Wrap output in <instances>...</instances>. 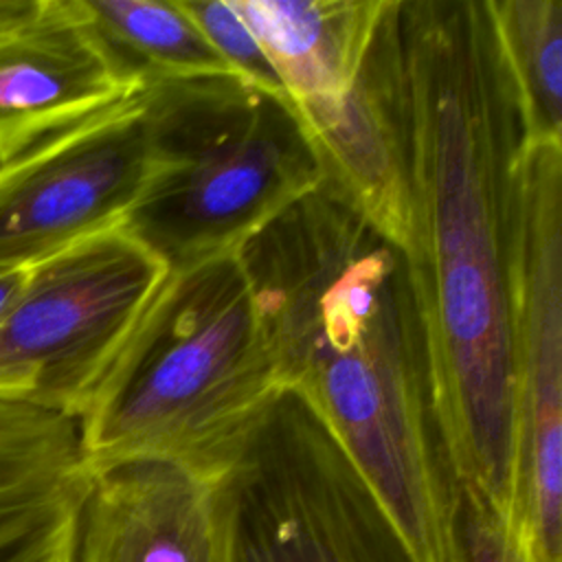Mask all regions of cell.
Instances as JSON below:
<instances>
[{
    "instance_id": "cell-1",
    "label": "cell",
    "mask_w": 562,
    "mask_h": 562,
    "mask_svg": "<svg viewBox=\"0 0 562 562\" xmlns=\"http://www.w3.org/2000/svg\"><path fill=\"white\" fill-rule=\"evenodd\" d=\"M406 70L402 252L459 485L507 522L527 136L487 0H397Z\"/></svg>"
},
{
    "instance_id": "cell-2",
    "label": "cell",
    "mask_w": 562,
    "mask_h": 562,
    "mask_svg": "<svg viewBox=\"0 0 562 562\" xmlns=\"http://www.w3.org/2000/svg\"><path fill=\"white\" fill-rule=\"evenodd\" d=\"M281 389L334 430L419 562H450L459 481L406 257L321 180L237 250Z\"/></svg>"
},
{
    "instance_id": "cell-3",
    "label": "cell",
    "mask_w": 562,
    "mask_h": 562,
    "mask_svg": "<svg viewBox=\"0 0 562 562\" xmlns=\"http://www.w3.org/2000/svg\"><path fill=\"white\" fill-rule=\"evenodd\" d=\"M279 389L237 252L171 270L77 419L88 470L156 459L217 481Z\"/></svg>"
},
{
    "instance_id": "cell-4",
    "label": "cell",
    "mask_w": 562,
    "mask_h": 562,
    "mask_svg": "<svg viewBox=\"0 0 562 562\" xmlns=\"http://www.w3.org/2000/svg\"><path fill=\"white\" fill-rule=\"evenodd\" d=\"M145 178L125 226L169 270L235 255L321 184L294 105L233 72L143 88Z\"/></svg>"
},
{
    "instance_id": "cell-5",
    "label": "cell",
    "mask_w": 562,
    "mask_h": 562,
    "mask_svg": "<svg viewBox=\"0 0 562 562\" xmlns=\"http://www.w3.org/2000/svg\"><path fill=\"white\" fill-rule=\"evenodd\" d=\"M233 562H419L325 419L279 389L222 476Z\"/></svg>"
},
{
    "instance_id": "cell-6",
    "label": "cell",
    "mask_w": 562,
    "mask_h": 562,
    "mask_svg": "<svg viewBox=\"0 0 562 562\" xmlns=\"http://www.w3.org/2000/svg\"><path fill=\"white\" fill-rule=\"evenodd\" d=\"M169 272L125 224L31 266L0 318V400L79 419Z\"/></svg>"
},
{
    "instance_id": "cell-7",
    "label": "cell",
    "mask_w": 562,
    "mask_h": 562,
    "mask_svg": "<svg viewBox=\"0 0 562 562\" xmlns=\"http://www.w3.org/2000/svg\"><path fill=\"white\" fill-rule=\"evenodd\" d=\"M518 450L507 527L562 562V145H527L516 294Z\"/></svg>"
},
{
    "instance_id": "cell-8",
    "label": "cell",
    "mask_w": 562,
    "mask_h": 562,
    "mask_svg": "<svg viewBox=\"0 0 562 562\" xmlns=\"http://www.w3.org/2000/svg\"><path fill=\"white\" fill-rule=\"evenodd\" d=\"M145 178L143 90L0 165V268H31L125 224Z\"/></svg>"
},
{
    "instance_id": "cell-9",
    "label": "cell",
    "mask_w": 562,
    "mask_h": 562,
    "mask_svg": "<svg viewBox=\"0 0 562 562\" xmlns=\"http://www.w3.org/2000/svg\"><path fill=\"white\" fill-rule=\"evenodd\" d=\"M233 547L222 479L156 459L92 472L75 562H233Z\"/></svg>"
},
{
    "instance_id": "cell-10",
    "label": "cell",
    "mask_w": 562,
    "mask_h": 562,
    "mask_svg": "<svg viewBox=\"0 0 562 562\" xmlns=\"http://www.w3.org/2000/svg\"><path fill=\"white\" fill-rule=\"evenodd\" d=\"M305 127L318 154L323 180L402 246L408 101L397 0L384 2L369 50L342 99Z\"/></svg>"
},
{
    "instance_id": "cell-11",
    "label": "cell",
    "mask_w": 562,
    "mask_h": 562,
    "mask_svg": "<svg viewBox=\"0 0 562 562\" xmlns=\"http://www.w3.org/2000/svg\"><path fill=\"white\" fill-rule=\"evenodd\" d=\"M138 90L116 75L75 0H48L35 22L0 40V165Z\"/></svg>"
},
{
    "instance_id": "cell-12",
    "label": "cell",
    "mask_w": 562,
    "mask_h": 562,
    "mask_svg": "<svg viewBox=\"0 0 562 562\" xmlns=\"http://www.w3.org/2000/svg\"><path fill=\"white\" fill-rule=\"evenodd\" d=\"M90 479L77 419L0 400V562H75Z\"/></svg>"
},
{
    "instance_id": "cell-13",
    "label": "cell",
    "mask_w": 562,
    "mask_h": 562,
    "mask_svg": "<svg viewBox=\"0 0 562 562\" xmlns=\"http://www.w3.org/2000/svg\"><path fill=\"white\" fill-rule=\"evenodd\" d=\"M386 0H231L303 125L327 114L358 72Z\"/></svg>"
},
{
    "instance_id": "cell-14",
    "label": "cell",
    "mask_w": 562,
    "mask_h": 562,
    "mask_svg": "<svg viewBox=\"0 0 562 562\" xmlns=\"http://www.w3.org/2000/svg\"><path fill=\"white\" fill-rule=\"evenodd\" d=\"M75 7L127 86L231 72L178 0H75Z\"/></svg>"
},
{
    "instance_id": "cell-15",
    "label": "cell",
    "mask_w": 562,
    "mask_h": 562,
    "mask_svg": "<svg viewBox=\"0 0 562 562\" xmlns=\"http://www.w3.org/2000/svg\"><path fill=\"white\" fill-rule=\"evenodd\" d=\"M529 145H562V0H487Z\"/></svg>"
},
{
    "instance_id": "cell-16",
    "label": "cell",
    "mask_w": 562,
    "mask_h": 562,
    "mask_svg": "<svg viewBox=\"0 0 562 562\" xmlns=\"http://www.w3.org/2000/svg\"><path fill=\"white\" fill-rule=\"evenodd\" d=\"M178 4L233 75L288 99L263 48L231 0H178Z\"/></svg>"
},
{
    "instance_id": "cell-17",
    "label": "cell",
    "mask_w": 562,
    "mask_h": 562,
    "mask_svg": "<svg viewBox=\"0 0 562 562\" xmlns=\"http://www.w3.org/2000/svg\"><path fill=\"white\" fill-rule=\"evenodd\" d=\"M450 562H527L505 518L463 485L452 514Z\"/></svg>"
},
{
    "instance_id": "cell-18",
    "label": "cell",
    "mask_w": 562,
    "mask_h": 562,
    "mask_svg": "<svg viewBox=\"0 0 562 562\" xmlns=\"http://www.w3.org/2000/svg\"><path fill=\"white\" fill-rule=\"evenodd\" d=\"M48 0H0V40L35 22Z\"/></svg>"
},
{
    "instance_id": "cell-19",
    "label": "cell",
    "mask_w": 562,
    "mask_h": 562,
    "mask_svg": "<svg viewBox=\"0 0 562 562\" xmlns=\"http://www.w3.org/2000/svg\"><path fill=\"white\" fill-rule=\"evenodd\" d=\"M26 274L29 268H0V318L15 303Z\"/></svg>"
}]
</instances>
